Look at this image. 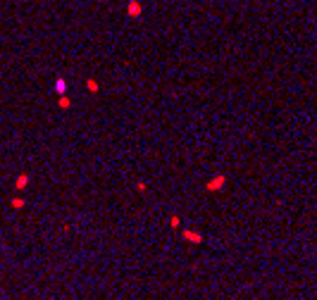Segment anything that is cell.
<instances>
[{
  "instance_id": "obj_2",
  "label": "cell",
  "mask_w": 317,
  "mask_h": 300,
  "mask_svg": "<svg viewBox=\"0 0 317 300\" xmlns=\"http://www.w3.org/2000/svg\"><path fill=\"white\" fill-rule=\"evenodd\" d=\"M55 88H57V91H60V93H64V81H62V79H60V81H57V83H55Z\"/></svg>"
},
{
  "instance_id": "obj_3",
  "label": "cell",
  "mask_w": 317,
  "mask_h": 300,
  "mask_svg": "<svg viewBox=\"0 0 317 300\" xmlns=\"http://www.w3.org/2000/svg\"><path fill=\"white\" fill-rule=\"evenodd\" d=\"M186 238H191V241H200V236H195V233H189V231H186Z\"/></svg>"
},
{
  "instance_id": "obj_1",
  "label": "cell",
  "mask_w": 317,
  "mask_h": 300,
  "mask_svg": "<svg viewBox=\"0 0 317 300\" xmlns=\"http://www.w3.org/2000/svg\"><path fill=\"white\" fill-rule=\"evenodd\" d=\"M222 183H224V176H220V179H215V181L210 183V188H220Z\"/></svg>"
}]
</instances>
